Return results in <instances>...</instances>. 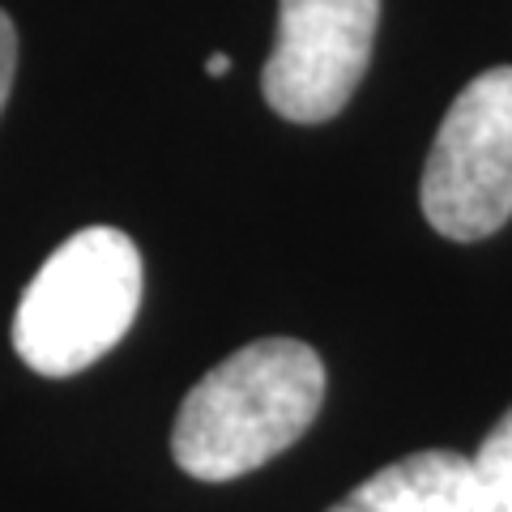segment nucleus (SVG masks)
I'll list each match as a JSON object with an SVG mask.
<instances>
[{
  "instance_id": "6",
  "label": "nucleus",
  "mask_w": 512,
  "mask_h": 512,
  "mask_svg": "<svg viewBox=\"0 0 512 512\" xmlns=\"http://www.w3.org/2000/svg\"><path fill=\"white\" fill-rule=\"evenodd\" d=\"M466 512H512V406L470 457Z\"/></svg>"
},
{
  "instance_id": "5",
  "label": "nucleus",
  "mask_w": 512,
  "mask_h": 512,
  "mask_svg": "<svg viewBox=\"0 0 512 512\" xmlns=\"http://www.w3.org/2000/svg\"><path fill=\"white\" fill-rule=\"evenodd\" d=\"M470 457L453 448H423L338 500L329 512H466Z\"/></svg>"
},
{
  "instance_id": "7",
  "label": "nucleus",
  "mask_w": 512,
  "mask_h": 512,
  "mask_svg": "<svg viewBox=\"0 0 512 512\" xmlns=\"http://www.w3.org/2000/svg\"><path fill=\"white\" fill-rule=\"evenodd\" d=\"M13 73H18V30H13L9 13L0 9V111H5V103H9Z\"/></svg>"
},
{
  "instance_id": "3",
  "label": "nucleus",
  "mask_w": 512,
  "mask_h": 512,
  "mask_svg": "<svg viewBox=\"0 0 512 512\" xmlns=\"http://www.w3.org/2000/svg\"><path fill=\"white\" fill-rule=\"evenodd\" d=\"M419 201L444 239L474 244L512 218V69H487L453 99L431 141Z\"/></svg>"
},
{
  "instance_id": "1",
  "label": "nucleus",
  "mask_w": 512,
  "mask_h": 512,
  "mask_svg": "<svg viewBox=\"0 0 512 512\" xmlns=\"http://www.w3.org/2000/svg\"><path fill=\"white\" fill-rule=\"evenodd\" d=\"M320 402L325 363L308 342H248L188 389L175 414L171 457L201 483L252 474L312 427Z\"/></svg>"
},
{
  "instance_id": "2",
  "label": "nucleus",
  "mask_w": 512,
  "mask_h": 512,
  "mask_svg": "<svg viewBox=\"0 0 512 512\" xmlns=\"http://www.w3.org/2000/svg\"><path fill=\"white\" fill-rule=\"evenodd\" d=\"M141 308V252L116 227L69 235L30 278L13 316V346L30 372L64 380L116 346Z\"/></svg>"
},
{
  "instance_id": "8",
  "label": "nucleus",
  "mask_w": 512,
  "mask_h": 512,
  "mask_svg": "<svg viewBox=\"0 0 512 512\" xmlns=\"http://www.w3.org/2000/svg\"><path fill=\"white\" fill-rule=\"evenodd\" d=\"M205 69H210V77H222V73L231 69V60L222 56V52H214V56H210V64H205Z\"/></svg>"
},
{
  "instance_id": "4",
  "label": "nucleus",
  "mask_w": 512,
  "mask_h": 512,
  "mask_svg": "<svg viewBox=\"0 0 512 512\" xmlns=\"http://www.w3.org/2000/svg\"><path fill=\"white\" fill-rule=\"evenodd\" d=\"M380 26V0H278L265 60V103L291 124H325L359 90Z\"/></svg>"
}]
</instances>
